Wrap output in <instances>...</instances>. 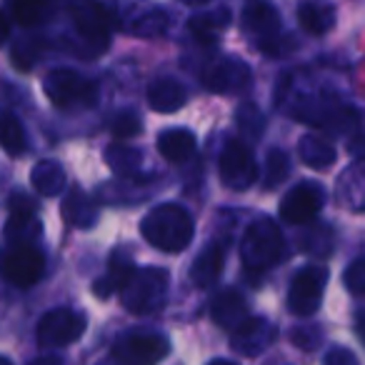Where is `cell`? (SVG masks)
<instances>
[{"label":"cell","mask_w":365,"mask_h":365,"mask_svg":"<svg viewBox=\"0 0 365 365\" xmlns=\"http://www.w3.org/2000/svg\"><path fill=\"white\" fill-rule=\"evenodd\" d=\"M140 233L153 248L163 253H180L193 243L195 225L182 205L163 203L148 210V215L140 220Z\"/></svg>","instance_id":"6da1fadb"},{"label":"cell","mask_w":365,"mask_h":365,"mask_svg":"<svg viewBox=\"0 0 365 365\" xmlns=\"http://www.w3.org/2000/svg\"><path fill=\"white\" fill-rule=\"evenodd\" d=\"M283 255V233L270 218H258L245 230L243 245H240V260L245 270L260 275L270 270Z\"/></svg>","instance_id":"7a4b0ae2"},{"label":"cell","mask_w":365,"mask_h":365,"mask_svg":"<svg viewBox=\"0 0 365 365\" xmlns=\"http://www.w3.org/2000/svg\"><path fill=\"white\" fill-rule=\"evenodd\" d=\"M168 283H170V275L163 268H143L128 278V283L120 288L123 305H125L130 313L135 315H148L155 313L163 308L168 295Z\"/></svg>","instance_id":"3957f363"},{"label":"cell","mask_w":365,"mask_h":365,"mask_svg":"<svg viewBox=\"0 0 365 365\" xmlns=\"http://www.w3.org/2000/svg\"><path fill=\"white\" fill-rule=\"evenodd\" d=\"M43 91H46L48 101L61 110L96 103V83L71 68H58V71L48 73L43 81Z\"/></svg>","instance_id":"277c9868"},{"label":"cell","mask_w":365,"mask_h":365,"mask_svg":"<svg viewBox=\"0 0 365 365\" xmlns=\"http://www.w3.org/2000/svg\"><path fill=\"white\" fill-rule=\"evenodd\" d=\"M243 28L265 56H280L283 38H280V16L268 0H248L243 11Z\"/></svg>","instance_id":"5b68a950"},{"label":"cell","mask_w":365,"mask_h":365,"mask_svg":"<svg viewBox=\"0 0 365 365\" xmlns=\"http://www.w3.org/2000/svg\"><path fill=\"white\" fill-rule=\"evenodd\" d=\"M325 285H328V268L325 265H305L290 283L288 310L298 318L313 315L320 308Z\"/></svg>","instance_id":"8992f818"},{"label":"cell","mask_w":365,"mask_h":365,"mask_svg":"<svg viewBox=\"0 0 365 365\" xmlns=\"http://www.w3.org/2000/svg\"><path fill=\"white\" fill-rule=\"evenodd\" d=\"M86 315L73 308H53L38 323V343L43 348H66L86 333Z\"/></svg>","instance_id":"52a82bcc"},{"label":"cell","mask_w":365,"mask_h":365,"mask_svg":"<svg viewBox=\"0 0 365 365\" xmlns=\"http://www.w3.org/2000/svg\"><path fill=\"white\" fill-rule=\"evenodd\" d=\"M258 178L253 150L243 140L230 138L220 153V180L230 190H248Z\"/></svg>","instance_id":"ba28073f"},{"label":"cell","mask_w":365,"mask_h":365,"mask_svg":"<svg viewBox=\"0 0 365 365\" xmlns=\"http://www.w3.org/2000/svg\"><path fill=\"white\" fill-rule=\"evenodd\" d=\"M78 33L98 51H106L110 43V16L98 0H66Z\"/></svg>","instance_id":"9c48e42d"},{"label":"cell","mask_w":365,"mask_h":365,"mask_svg":"<svg viewBox=\"0 0 365 365\" xmlns=\"http://www.w3.org/2000/svg\"><path fill=\"white\" fill-rule=\"evenodd\" d=\"M170 353V340L158 333H135L118 340L110 350V360L125 365H148L158 363Z\"/></svg>","instance_id":"30bf717a"},{"label":"cell","mask_w":365,"mask_h":365,"mask_svg":"<svg viewBox=\"0 0 365 365\" xmlns=\"http://www.w3.org/2000/svg\"><path fill=\"white\" fill-rule=\"evenodd\" d=\"M325 205V190L323 185L313 180H303L285 193L280 200V218L290 225H305L323 210Z\"/></svg>","instance_id":"8fae6325"},{"label":"cell","mask_w":365,"mask_h":365,"mask_svg":"<svg viewBox=\"0 0 365 365\" xmlns=\"http://www.w3.org/2000/svg\"><path fill=\"white\" fill-rule=\"evenodd\" d=\"M293 115L305 120L308 125L325 128V130H330V133H348V130H353L360 120L355 108L338 106V103L328 106L325 101H303L293 110Z\"/></svg>","instance_id":"7c38bea8"},{"label":"cell","mask_w":365,"mask_h":365,"mask_svg":"<svg viewBox=\"0 0 365 365\" xmlns=\"http://www.w3.org/2000/svg\"><path fill=\"white\" fill-rule=\"evenodd\" d=\"M46 273V258L31 243H16L3 258V275L16 288H33Z\"/></svg>","instance_id":"4fadbf2b"},{"label":"cell","mask_w":365,"mask_h":365,"mask_svg":"<svg viewBox=\"0 0 365 365\" xmlns=\"http://www.w3.org/2000/svg\"><path fill=\"white\" fill-rule=\"evenodd\" d=\"M278 338V328L263 315H248L240 325L230 330V348L245 358H255L268 350Z\"/></svg>","instance_id":"5bb4252c"},{"label":"cell","mask_w":365,"mask_h":365,"mask_svg":"<svg viewBox=\"0 0 365 365\" xmlns=\"http://www.w3.org/2000/svg\"><path fill=\"white\" fill-rule=\"evenodd\" d=\"M250 66L235 56H223L215 63H210L203 73V83L210 93H223V96H233V93H243L250 86Z\"/></svg>","instance_id":"9a60e30c"},{"label":"cell","mask_w":365,"mask_h":365,"mask_svg":"<svg viewBox=\"0 0 365 365\" xmlns=\"http://www.w3.org/2000/svg\"><path fill=\"white\" fill-rule=\"evenodd\" d=\"M6 235L13 243H33L41 235L38 205L26 193H16L8 200V225Z\"/></svg>","instance_id":"2e32d148"},{"label":"cell","mask_w":365,"mask_h":365,"mask_svg":"<svg viewBox=\"0 0 365 365\" xmlns=\"http://www.w3.org/2000/svg\"><path fill=\"white\" fill-rule=\"evenodd\" d=\"M133 273H135V260H133V255L123 248L113 250L110 258H108L106 275L93 283V293H96V298H103V300L110 298L115 290H120L123 285L128 283V278H130Z\"/></svg>","instance_id":"e0dca14e"},{"label":"cell","mask_w":365,"mask_h":365,"mask_svg":"<svg viewBox=\"0 0 365 365\" xmlns=\"http://www.w3.org/2000/svg\"><path fill=\"white\" fill-rule=\"evenodd\" d=\"M225 253H228V243L225 240H213L193 260V265H190V280H193L195 288H210V285L218 283L225 265Z\"/></svg>","instance_id":"ac0fdd59"},{"label":"cell","mask_w":365,"mask_h":365,"mask_svg":"<svg viewBox=\"0 0 365 365\" xmlns=\"http://www.w3.org/2000/svg\"><path fill=\"white\" fill-rule=\"evenodd\" d=\"M148 106L158 113H175L185 106L188 93L175 78H155L145 91Z\"/></svg>","instance_id":"d6986e66"},{"label":"cell","mask_w":365,"mask_h":365,"mask_svg":"<svg viewBox=\"0 0 365 365\" xmlns=\"http://www.w3.org/2000/svg\"><path fill=\"white\" fill-rule=\"evenodd\" d=\"M210 315H213L215 325L225 330H233L248 318V303L238 290H223L213 298L210 303Z\"/></svg>","instance_id":"ffe728a7"},{"label":"cell","mask_w":365,"mask_h":365,"mask_svg":"<svg viewBox=\"0 0 365 365\" xmlns=\"http://www.w3.org/2000/svg\"><path fill=\"white\" fill-rule=\"evenodd\" d=\"M61 215L68 225L81 230H91L98 223L101 213H98V205L91 200V195H86L83 190H71V193L63 198Z\"/></svg>","instance_id":"44dd1931"},{"label":"cell","mask_w":365,"mask_h":365,"mask_svg":"<svg viewBox=\"0 0 365 365\" xmlns=\"http://www.w3.org/2000/svg\"><path fill=\"white\" fill-rule=\"evenodd\" d=\"M195 135L185 128H170L158 135V150L168 163H185L195 155Z\"/></svg>","instance_id":"7402d4cb"},{"label":"cell","mask_w":365,"mask_h":365,"mask_svg":"<svg viewBox=\"0 0 365 365\" xmlns=\"http://www.w3.org/2000/svg\"><path fill=\"white\" fill-rule=\"evenodd\" d=\"M298 23L308 36H325L335 28V8L318 0H303L298 6Z\"/></svg>","instance_id":"603a6c76"},{"label":"cell","mask_w":365,"mask_h":365,"mask_svg":"<svg viewBox=\"0 0 365 365\" xmlns=\"http://www.w3.org/2000/svg\"><path fill=\"white\" fill-rule=\"evenodd\" d=\"M228 23H230L228 8H215V11H205V13L193 16L188 21V28L198 43H203V46H213V43L225 33Z\"/></svg>","instance_id":"cb8c5ba5"},{"label":"cell","mask_w":365,"mask_h":365,"mask_svg":"<svg viewBox=\"0 0 365 365\" xmlns=\"http://www.w3.org/2000/svg\"><path fill=\"white\" fill-rule=\"evenodd\" d=\"M66 180H68L66 168H63L58 160H41V163H36L31 170L33 188H36L41 195H46V198L61 195L63 188H66Z\"/></svg>","instance_id":"d4e9b609"},{"label":"cell","mask_w":365,"mask_h":365,"mask_svg":"<svg viewBox=\"0 0 365 365\" xmlns=\"http://www.w3.org/2000/svg\"><path fill=\"white\" fill-rule=\"evenodd\" d=\"M298 155L308 168L325 170V168H330L335 163L338 153H335V145L330 140H325V138L313 135V133H310V135H303L298 140Z\"/></svg>","instance_id":"484cf974"},{"label":"cell","mask_w":365,"mask_h":365,"mask_svg":"<svg viewBox=\"0 0 365 365\" xmlns=\"http://www.w3.org/2000/svg\"><path fill=\"white\" fill-rule=\"evenodd\" d=\"M0 148L13 158L26 155L28 150V138L26 130H23V123L8 108H0Z\"/></svg>","instance_id":"4316f807"},{"label":"cell","mask_w":365,"mask_h":365,"mask_svg":"<svg viewBox=\"0 0 365 365\" xmlns=\"http://www.w3.org/2000/svg\"><path fill=\"white\" fill-rule=\"evenodd\" d=\"M11 13L21 26L36 28L56 16L53 0H11Z\"/></svg>","instance_id":"83f0119b"},{"label":"cell","mask_w":365,"mask_h":365,"mask_svg":"<svg viewBox=\"0 0 365 365\" xmlns=\"http://www.w3.org/2000/svg\"><path fill=\"white\" fill-rule=\"evenodd\" d=\"M106 160L113 168V173L123 178H138L143 170V153L133 145H123V143L108 148Z\"/></svg>","instance_id":"f1b7e54d"},{"label":"cell","mask_w":365,"mask_h":365,"mask_svg":"<svg viewBox=\"0 0 365 365\" xmlns=\"http://www.w3.org/2000/svg\"><path fill=\"white\" fill-rule=\"evenodd\" d=\"M340 198L355 210H365V158L340 178Z\"/></svg>","instance_id":"f546056e"},{"label":"cell","mask_w":365,"mask_h":365,"mask_svg":"<svg viewBox=\"0 0 365 365\" xmlns=\"http://www.w3.org/2000/svg\"><path fill=\"white\" fill-rule=\"evenodd\" d=\"M265 175H263V182L265 188L273 190L278 188V185H283V180L288 178L290 173V158L285 150H280V148H273V150L265 155V165H263Z\"/></svg>","instance_id":"4dcf8cb0"},{"label":"cell","mask_w":365,"mask_h":365,"mask_svg":"<svg viewBox=\"0 0 365 365\" xmlns=\"http://www.w3.org/2000/svg\"><path fill=\"white\" fill-rule=\"evenodd\" d=\"M110 130L118 140H128V138H135L138 133L143 130V123H140V118H138V113L123 110L110 120Z\"/></svg>","instance_id":"1f68e13d"},{"label":"cell","mask_w":365,"mask_h":365,"mask_svg":"<svg viewBox=\"0 0 365 365\" xmlns=\"http://www.w3.org/2000/svg\"><path fill=\"white\" fill-rule=\"evenodd\" d=\"M238 125L243 128V133H248L250 138H260L265 130V118L263 113L258 110V108L253 106V103H248V106H243L238 110Z\"/></svg>","instance_id":"d6a6232c"},{"label":"cell","mask_w":365,"mask_h":365,"mask_svg":"<svg viewBox=\"0 0 365 365\" xmlns=\"http://www.w3.org/2000/svg\"><path fill=\"white\" fill-rule=\"evenodd\" d=\"M343 283H345V288H348V293L360 295V298H363L365 295V255L358 260H353V263L345 268Z\"/></svg>","instance_id":"836d02e7"},{"label":"cell","mask_w":365,"mask_h":365,"mask_svg":"<svg viewBox=\"0 0 365 365\" xmlns=\"http://www.w3.org/2000/svg\"><path fill=\"white\" fill-rule=\"evenodd\" d=\"M290 340H293L295 348H303V350H315L323 340V333L318 328H310V325H303V328H295L290 333Z\"/></svg>","instance_id":"e575fe53"},{"label":"cell","mask_w":365,"mask_h":365,"mask_svg":"<svg viewBox=\"0 0 365 365\" xmlns=\"http://www.w3.org/2000/svg\"><path fill=\"white\" fill-rule=\"evenodd\" d=\"M38 46H41L38 41L18 43V48L13 51V63H16L18 71H31L33 63H36V56H31V53H36Z\"/></svg>","instance_id":"d590c367"},{"label":"cell","mask_w":365,"mask_h":365,"mask_svg":"<svg viewBox=\"0 0 365 365\" xmlns=\"http://www.w3.org/2000/svg\"><path fill=\"white\" fill-rule=\"evenodd\" d=\"M355 360H358V358H355L350 350H343V348H335V350H330V353H325V363H328V365H338V363L353 365Z\"/></svg>","instance_id":"8d00e7d4"},{"label":"cell","mask_w":365,"mask_h":365,"mask_svg":"<svg viewBox=\"0 0 365 365\" xmlns=\"http://www.w3.org/2000/svg\"><path fill=\"white\" fill-rule=\"evenodd\" d=\"M8 36H11V21H8L6 13L0 11V46L8 41Z\"/></svg>","instance_id":"74e56055"},{"label":"cell","mask_w":365,"mask_h":365,"mask_svg":"<svg viewBox=\"0 0 365 365\" xmlns=\"http://www.w3.org/2000/svg\"><path fill=\"white\" fill-rule=\"evenodd\" d=\"M350 153H353L355 158H365V133L350 143Z\"/></svg>","instance_id":"f35d334b"},{"label":"cell","mask_w":365,"mask_h":365,"mask_svg":"<svg viewBox=\"0 0 365 365\" xmlns=\"http://www.w3.org/2000/svg\"><path fill=\"white\" fill-rule=\"evenodd\" d=\"M355 325H358V335L363 338V343H365V310H360V313L355 315Z\"/></svg>","instance_id":"ab89813d"},{"label":"cell","mask_w":365,"mask_h":365,"mask_svg":"<svg viewBox=\"0 0 365 365\" xmlns=\"http://www.w3.org/2000/svg\"><path fill=\"white\" fill-rule=\"evenodd\" d=\"M180 3H185V6H205L210 0H180Z\"/></svg>","instance_id":"60d3db41"}]
</instances>
